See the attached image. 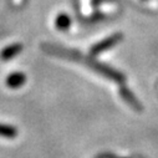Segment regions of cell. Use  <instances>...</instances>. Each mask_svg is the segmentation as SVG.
<instances>
[{"mask_svg": "<svg viewBox=\"0 0 158 158\" xmlns=\"http://www.w3.org/2000/svg\"><path fill=\"white\" fill-rule=\"evenodd\" d=\"M85 61H86V64L91 67V69H94L95 71H97L98 73H101L102 76H105V77H107V78H111V80H113L114 82H120V84H122L123 81H125V75H122L120 71H117V70H114V69H112V67H110V66H107V65H103V64H100V62H97V61H95V60H91V59H85Z\"/></svg>", "mask_w": 158, "mask_h": 158, "instance_id": "6da1fadb", "label": "cell"}, {"mask_svg": "<svg viewBox=\"0 0 158 158\" xmlns=\"http://www.w3.org/2000/svg\"><path fill=\"white\" fill-rule=\"evenodd\" d=\"M122 37L123 36H122L121 32H117V34H113V35L103 39L102 41L97 43L96 45H94L91 48V54L92 55H97V54H101V52H103V51H106L108 49H112L114 45H117L122 40Z\"/></svg>", "mask_w": 158, "mask_h": 158, "instance_id": "7a4b0ae2", "label": "cell"}, {"mask_svg": "<svg viewBox=\"0 0 158 158\" xmlns=\"http://www.w3.org/2000/svg\"><path fill=\"white\" fill-rule=\"evenodd\" d=\"M26 82V76L23 72H14L5 78V84L10 89H19Z\"/></svg>", "mask_w": 158, "mask_h": 158, "instance_id": "3957f363", "label": "cell"}, {"mask_svg": "<svg viewBox=\"0 0 158 158\" xmlns=\"http://www.w3.org/2000/svg\"><path fill=\"white\" fill-rule=\"evenodd\" d=\"M120 95H121V97L133 108V110H136V111H141L142 110V106H141V103H139V101L136 98V96L131 92V90H128V89H126V87H121L120 89Z\"/></svg>", "mask_w": 158, "mask_h": 158, "instance_id": "277c9868", "label": "cell"}, {"mask_svg": "<svg viewBox=\"0 0 158 158\" xmlns=\"http://www.w3.org/2000/svg\"><path fill=\"white\" fill-rule=\"evenodd\" d=\"M23 50V45L21 44H13V45H9L8 48H5L2 54H0V59L3 61H6V60H10L13 59L14 56H16L18 54H20V51Z\"/></svg>", "mask_w": 158, "mask_h": 158, "instance_id": "5b68a950", "label": "cell"}, {"mask_svg": "<svg viewBox=\"0 0 158 158\" xmlns=\"http://www.w3.org/2000/svg\"><path fill=\"white\" fill-rule=\"evenodd\" d=\"M71 25V19L69 15L66 14H59L56 18H55V26L56 29L59 30H67Z\"/></svg>", "mask_w": 158, "mask_h": 158, "instance_id": "8992f818", "label": "cell"}, {"mask_svg": "<svg viewBox=\"0 0 158 158\" xmlns=\"http://www.w3.org/2000/svg\"><path fill=\"white\" fill-rule=\"evenodd\" d=\"M18 136V130L10 125L0 123V137L4 138H15Z\"/></svg>", "mask_w": 158, "mask_h": 158, "instance_id": "52a82bcc", "label": "cell"}]
</instances>
